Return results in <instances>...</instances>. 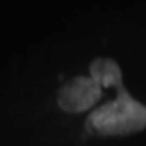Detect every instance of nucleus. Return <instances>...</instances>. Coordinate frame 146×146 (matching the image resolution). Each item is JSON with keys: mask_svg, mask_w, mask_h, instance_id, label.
Instances as JSON below:
<instances>
[{"mask_svg": "<svg viewBox=\"0 0 146 146\" xmlns=\"http://www.w3.org/2000/svg\"><path fill=\"white\" fill-rule=\"evenodd\" d=\"M86 127L89 131L104 136L135 133L146 127V107L133 99L120 83L117 99L93 110Z\"/></svg>", "mask_w": 146, "mask_h": 146, "instance_id": "1", "label": "nucleus"}, {"mask_svg": "<svg viewBox=\"0 0 146 146\" xmlns=\"http://www.w3.org/2000/svg\"><path fill=\"white\" fill-rule=\"evenodd\" d=\"M102 96V88L91 76L80 78L65 84L58 93V106L67 112H83L93 107Z\"/></svg>", "mask_w": 146, "mask_h": 146, "instance_id": "2", "label": "nucleus"}, {"mask_svg": "<svg viewBox=\"0 0 146 146\" xmlns=\"http://www.w3.org/2000/svg\"><path fill=\"white\" fill-rule=\"evenodd\" d=\"M91 78L99 84L101 88H117L122 83V72L117 62L110 58H96L91 67Z\"/></svg>", "mask_w": 146, "mask_h": 146, "instance_id": "3", "label": "nucleus"}]
</instances>
